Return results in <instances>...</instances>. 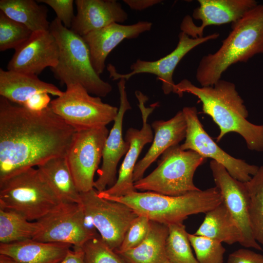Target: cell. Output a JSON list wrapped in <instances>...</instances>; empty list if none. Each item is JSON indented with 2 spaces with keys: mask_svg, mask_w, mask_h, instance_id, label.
<instances>
[{
  "mask_svg": "<svg viewBox=\"0 0 263 263\" xmlns=\"http://www.w3.org/2000/svg\"><path fill=\"white\" fill-rule=\"evenodd\" d=\"M173 93L179 97L185 93L191 94L200 100L203 113L219 128L217 142L234 132L243 137L250 150L263 151V124L257 125L247 120L248 111L233 83L221 79L212 86L199 87L184 79L175 84Z\"/></svg>",
  "mask_w": 263,
  "mask_h": 263,
  "instance_id": "obj_2",
  "label": "cell"
},
{
  "mask_svg": "<svg viewBox=\"0 0 263 263\" xmlns=\"http://www.w3.org/2000/svg\"><path fill=\"white\" fill-rule=\"evenodd\" d=\"M102 198L124 204L138 215L167 225L183 223L189 216L206 213L223 202L216 186L179 196L135 191L123 196Z\"/></svg>",
  "mask_w": 263,
  "mask_h": 263,
  "instance_id": "obj_4",
  "label": "cell"
},
{
  "mask_svg": "<svg viewBox=\"0 0 263 263\" xmlns=\"http://www.w3.org/2000/svg\"><path fill=\"white\" fill-rule=\"evenodd\" d=\"M188 237L199 263H223L225 249L222 243L194 234Z\"/></svg>",
  "mask_w": 263,
  "mask_h": 263,
  "instance_id": "obj_32",
  "label": "cell"
},
{
  "mask_svg": "<svg viewBox=\"0 0 263 263\" xmlns=\"http://www.w3.org/2000/svg\"><path fill=\"white\" fill-rule=\"evenodd\" d=\"M263 53V4H258L232 23L219 49L201 59L196 78L202 87L212 86L232 65Z\"/></svg>",
  "mask_w": 263,
  "mask_h": 263,
  "instance_id": "obj_3",
  "label": "cell"
},
{
  "mask_svg": "<svg viewBox=\"0 0 263 263\" xmlns=\"http://www.w3.org/2000/svg\"><path fill=\"white\" fill-rule=\"evenodd\" d=\"M77 14L71 28L83 37L113 23H122L128 15L115 0H76Z\"/></svg>",
  "mask_w": 263,
  "mask_h": 263,
  "instance_id": "obj_20",
  "label": "cell"
},
{
  "mask_svg": "<svg viewBox=\"0 0 263 263\" xmlns=\"http://www.w3.org/2000/svg\"><path fill=\"white\" fill-rule=\"evenodd\" d=\"M71 246L65 244L29 239L0 244V254L11 257L18 263H60Z\"/></svg>",
  "mask_w": 263,
  "mask_h": 263,
  "instance_id": "obj_23",
  "label": "cell"
},
{
  "mask_svg": "<svg viewBox=\"0 0 263 263\" xmlns=\"http://www.w3.org/2000/svg\"><path fill=\"white\" fill-rule=\"evenodd\" d=\"M51 101L49 94L40 93L32 97L23 106L32 111H40L49 107Z\"/></svg>",
  "mask_w": 263,
  "mask_h": 263,
  "instance_id": "obj_37",
  "label": "cell"
},
{
  "mask_svg": "<svg viewBox=\"0 0 263 263\" xmlns=\"http://www.w3.org/2000/svg\"><path fill=\"white\" fill-rule=\"evenodd\" d=\"M210 168L223 203L242 232L243 240L241 245L263 251L255 240L251 228L248 212L249 193L245 183L233 178L222 165L214 160L210 161Z\"/></svg>",
  "mask_w": 263,
  "mask_h": 263,
  "instance_id": "obj_15",
  "label": "cell"
},
{
  "mask_svg": "<svg viewBox=\"0 0 263 263\" xmlns=\"http://www.w3.org/2000/svg\"><path fill=\"white\" fill-rule=\"evenodd\" d=\"M152 25L148 21H140L131 25L113 23L83 36L96 73L99 75L103 73L108 56L123 40L137 38L142 33L150 31Z\"/></svg>",
  "mask_w": 263,
  "mask_h": 263,
  "instance_id": "obj_19",
  "label": "cell"
},
{
  "mask_svg": "<svg viewBox=\"0 0 263 263\" xmlns=\"http://www.w3.org/2000/svg\"><path fill=\"white\" fill-rule=\"evenodd\" d=\"M249 193V218L255 240L263 245V166L245 182Z\"/></svg>",
  "mask_w": 263,
  "mask_h": 263,
  "instance_id": "obj_29",
  "label": "cell"
},
{
  "mask_svg": "<svg viewBox=\"0 0 263 263\" xmlns=\"http://www.w3.org/2000/svg\"><path fill=\"white\" fill-rule=\"evenodd\" d=\"M207 159L180 145L171 146L161 155L157 168L148 176L134 183L136 190L179 196L200 190L193 182L197 169Z\"/></svg>",
  "mask_w": 263,
  "mask_h": 263,
  "instance_id": "obj_7",
  "label": "cell"
},
{
  "mask_svg": "<svg viewBox=\"0 0 263 263\" xmlns=\"http://www.w3.org/2000/svg\"><path fill=\"white\" fill-rule=\"evenodd\" d=\"M151 127L154 132L152 144L144 157L135 166L134 183L143 177L147 169L164 151L172 146L179 144L185 138L187 124L182 111L168 120L154 121Z\"/></svg>",
  "mask_w": 263,
  "mask_h": 263,
  "instance_id": "obj_21",
  "label": "cell"
},
{
  "mask_svg": "<svg viewBox=\"0 0 263 263\" xmlns=\"http://www.w3.org/2000/svg\"><path fill=\"white\" fill-rule=\"evenodd\" d=\"M39 229L37 221H29L14 211L0 208V244L33 239Z\"/></svg>",
  "mask_w": 263,
  "mask_h": 263,
  "instance_id": "obj_28",
  "label": "cell"
},
{
  "mask_svg": "<svg viewBox=\"0 0 263 263\" xmlns=\"http://www.w3.org/2000/svg\"><path fill=\"white\" fill-rule=\"evenodd\" d=\"M123 1L132 10H143L162 1L160 0H124Z\"/></svg>",
  "mask_w": 263,
  "mask_h": 263,
  "instance_id": "obj_38",
  "label": "cell"
},
{
  "mask_svg": "<svg viewBox=\"0 0 263 263\" xmlns=\"http://www.w3.org/2000/svg\"><path fill=\"white\" fill-rule=\"evenodd\" d=\"M109 133L104 127L77 131L75 133L66 157L80 193L94 188V175L102 158Z\"/></svg>",
  "mask_w": 263,
  "mask_h": 263,
  "instance_id": "obj_12",
  "label": "cell"
},
{
  "mask_svg": "<svg viewBox=\"0 0 263 263\" xmlns=\"http://www.w3.org/2000/svg\"><path fill=\"white\" fill-rule=\"evenodd\" d=\"M61 202L38 169H27L0 182V208L30 221L38 220Z\"/></svg>",
  "mask_w": 263,
  "mask_h": 263,
  "instance_id": "obj_6",
  "label": "cell"
},
{
  "mask_svg": "<svg viewBox=\"0 0 263 263\" xmlns=\"http://www.w3.org/2000/svg\"><path fill=\"white\" fill-rule=\"evenodd\" d=\"M34 0H0V10L33 32L49 31L47 7Z\"/></svg>",
  "mask_w": 263,
  "mask_h": 263,
  "instance_id": "obj_27",
  "label": "cell"
},
{
  "mask_svg": "<svg viewBox=\"0 0 263 263\" xmlns=\"http://www.w3.org/2000/svg\"><path fill=\"white\" fill-rule=\"evenodd\" d=\"M49 31L59 47L58 62L51 68L55 78L66 87L80 85L96 96L105 97L110 94L112 86L94 70L89 47L83 37L65 27L57 18L50 23Z\"/></svg>",
  "mask_w": 263,
  "mask_h": 263,
  "instance_id": "obj_5",
  "label": "cell"
},
{
  "mask_svg": "<svg viewBox=\"0 0 263 263\" xmlns=\"http://www.w3.org/2000/svg\"><path fill=\"white\" fill-rule=\"evenodd\" d=\"M205 214L194 234L230 245L236 243L241 244L243 240L241 229L223 202Z\"/></svg>",
  "mask_w": 263,
  "mask_h": 263,
  "instance_id": "obj_25",
  "label": "cell"
},
{
  "mask_svg": "<svg viewBox=\"0 0 263 263\" xmlns=\"http://www.w3.org/2000/svg\"><path fill=\"white\" fill-rule=\"evenodd\" d=\"M15 50L7 70L38 75L47 67L55 68L58 62V45L49 30L34 32Z\"/></svg>",
  "mask_w": 263,
  "mask_h": 263,
  "instance_id": "obj_18",
  "label": "cell"
},
{
  "mask_svg": "<svg viewBox=\"0 0 263 263\" xmlns=\"http://www.w3.org/2000/svg\"><path fill=\"white\" fill-rule=\"evenodd\" d=\"M63 94L51 100L52 111L76 131L106 127L114 121L117 107L102 102L93 96L82 86L66 87Z\"/></svg>",
  "mask_w": 263,
  "mask_h": 263,
  "instance_id": "obj_8",
  "label": "cell"
},
{
  "mask_svg": "<svg viewBox=\"0 0 263 263\" xmlns=\"http://www.w3.org/2000/svg\"><path fill=\"white\" fill-rule=\"evenodd\" d=\"M219 36L214 33L202 38H193L181 32L178 35V42L176 48L166 56L154 61L137 59L130 67L131 72L127 74L118 73L115 67L109 64L107 70L110 77L113 80L129 79L132 76L139 74L148 73L156 75L162 83V89L165 94L173 92L175 83L173 80L174 70L182 59L196 46Z\"/></svg>",
  "mask_w": 263,
  "mask_h": 263,
  "instance_id": "obj_14",
  "label": "cell"
},
{
  "mask_svg": "<svg viewBox=\"0 0 263 263\" xmlns=\"http://www.w3.org/2000/svg\"><path fill=\"white\" fill-rule=\"evenodd\" d=\"M0 263H18L12 258L3 254H0Z\"/></svg>",
  "mask_w": 263,
  "mask_h": 263,
  "instance_id": "obj_40",
  "label": "cell"
},
{
  "mask_svg": "<svg viewBox=\"0 0 263 263\" xmlns=\"http://www.w3.org/2000/svg\"><path fill=\"white\" fill-rule=\"evenodd\" d=\"M81 203L99 235L113 250H117L132 221L138 215L120 202L100 197L94 188L80 193Z\"/></svg>",
  "mask_w": 263,
  "mask_h": 263,
  "instance_id": "obj_9",
  "label": "cell"
},
{
  "mask_svg": "<svg viewBox=\"0 0 263 263\" xmlns=\"http://www.w3.org/2000/svg\"><path fill=\"white\" fill-rule=\"evenodd\" d=\"M168 226L150 221L149 232L138 245L117 253L127 263H168L166 243Z\"/></svg>",
  "mask_w": 263,
  "mask_h": 263,
  "instance_id": "obj_24",
  "label": "cell"
},
{
  "mask_svg": "<svg viewBox=\"0 0 263 263\" xmlns=\"http://www.w3.org/2000/svg\"><path fill=\"white\" fill-rule=\"evenodd\" d=\"M76 132L50 106L34 111L0 96V182L66 156Z\"/></svg>",
  "mask_w": 263,
  "mask_h": 263,
  "instance_id": "obj_1",
  "label": "cell"
},
{
  "mask_svg": "<svg viewBox=\"0 0 263 263\" xmlns=\"http://www.w3.org/2000/svg\"><path fill=\"white\" fill-rule=\"evenodd\" d=\"M126 80L119 79L117 86L119 94V108L114 120L113 128L105 141L102 153V164L98 171V178L94 181V188L101 192L112 187L117 180L116 172L118 162L126 155L130 143L122 136V126L124 114L132 107L126 91Z\"/></svg>",
  "mask_w": 263,
  "mask_h": 263,
  "instance_id": "obj_17",
  "label": "cell"
},
{
  "mask_svg": "<svg viewBox=\"0 0 263 263\" xmlns=\"http://www.w3.org/2000/svg\"><path fill=\"white\" fill-rule=\"evenodd\" d=\"M199 6L194 9L192 18L200 20L197 26L189 15L186 16L181 24V32L197 38L203 37L206 27L233 23L240 19L249 10L258 4L255 0H198Z\"/></svg>",
  "mask_w": 263,
  "mask_h": 263,
  "instance_id": "obj_16",
  "label": "cell"
},
{
  "mask_svg": "<svg viewBox=\"0 0 263 263\" xmlns=\"http://www.w3.org/2000/svg\"><path fill=\"white\" fill-rule=\"evenodd\" d=\"M50 6L55 12L56 17L67 28H71L75 15L73 0H38Z\"/></svg>",
  "mask_w": 263,
  "mask_h": 263,
  "instance_id": "obj_35",
  "label": "cell"
},
{
  "mask_svg": "<svg viewBox=\"0 0 263 263\" xmlns=\"http://www.w3.org/2000/svg\"><path fill=\"white\" fill-rule=\"evenodd\" d=\"M150 226V220L148 217L138 215L131 224L121 244L115 251L118 253L138 245L147 236Z\"/></svg>",
  "mask_w": 263,
  "mask_h": 263,
  "instance_id": "obj_34",
  "label": "cell"
},
{
  "mask_svg": "<svg viewBox=\"0 0 263 263\" xmlns=\"http://www.w3.org/2000/svg\"><path fill=\"white\" fill-rule=\"evenodd\" d=\"M81 204L61 202L38 221L39 229L33 240L69 244L81 248L96 233L86 225Z\"/></svg>",
  "mask_w": 263,
  "mask_h": 263,
  "instance_id": "obj_10",
  "label": "cell"
},
{
  "mask_svg": "<svg viewBox=\"0 0 263 263\" xmlns=\"http://www.w3.org/2000/svg\"><path fill=\"white\" fill-rule=\"evenodd\" d=\"M38 169L62 202L81 204L80 193L76 188L66 156L49 159Z\"/></svg>",
  "mask_w": 263,
  "mask_h": 263,
  "instance_id": "obj_26",
  "label": "cell"
},
{
  "mask_svg": "<svg viewBox=\"0 0 263 263\" xmlns=\"http://www.w3.org/2000/svg\"><path fill=\"white\" fill-rule=\"evenodd\" d=\"M182 111L187 124L185 140L180 145L182 150H191L206 159H212L238 181L245 183L250 180L259 167L233 157L223 150L205 130L195 107H185Z\"/></svg>",
  "mask_w": 263,
  "mask_h": 263,
  "instance_id": "obj_11",
  "label": "cell"
},
{
  "mask_svg": "<svg viewBox=\"0 0 263 263\" xmlns=\"http://www.w3.org/2000/svg\"><path fill=\"white\" fill-rule=\"evenodd\" d=\"M69 249L60 263H85L84 253L82 248Z\"/></svg>",
  "mask_w": 263,
  "mask_h": 263,
  "instance_id": "obj_39",
  "label": "cell"
},
{
  "mask_svg": "<svg viewBox=\"0 0 263 263\" xmlns=\"http://www.w3.org/2000/svg\"><path fill=\"white\" fill-rule=\"evenodd\" d=\"M85 263H127L96 234L82 246Z\"/></svg>",
  "mask_w": 263,
  "mask_h": 263,
  "instance_id": "obj_33",
  "label": "cell"
},
{
  "mask_svg": "<svg viewBox=\"0 0 263 263\" xmlns=\"http://www.w3.org/2000/svg\"><path fill=\"white\" fill-rule=\"evenodd\" d=\"M47 93L56 96L63 92L55 85L40 80L37 75L0 69V95L23 106L36 94Z\"/></svg>",
  "mask_w": 263,
  "mask_h": 263,
  "instance_id": "obj_22",
  "label": "cell"
},
{
  "mask_svg": "<svg viewBox=\"0 0 263 263\" xmlns=\"http://www.w3.org/2000/svg\"><path fill=\"white\" fill-rule=\"evenodd\" d=\"M25 25L15 21L0 10V51L16 49L33 34Z\"/></svg>",
  "mask_w": 263,
  "mask_h": 263,
  "instance_id": "obj_31",
  "label": "cell"
},
{
  "mask_svg": "<svg viewBox=\"0 0 263 263\" xmlns=\"http://www.w3.org/2000/svg\"><path fill=\"white\" fill-rule=\"evenodd\" d=\"M166 251L171 263H199L193 254L186 227L183 223L168 225Z\"/></svg>",
  "mask_w": 263,
  "mask_h": 263,
  "instance_id": "obj_30",
  "label": "cell"
},
{
  "mask_svg": "<svg viewBox=\"0 0 263 263\" xmlns=\"http://www.w3.org/2000/svg\"><path fill=\"white\" fill-rule=\"evenodd\" d=\"M168 263H170V262H169Z\"/></svg>",
  "mask_w": 263,
  "mask_h": 263,
  "instance_id": "obj_41",
  "label": "cell"
},
{
  "mask_svg": "<svg viewBox=\"0 0 263 263\" xmlns=\"http://www.w3.org/2000/svg\"><path fill=\"white\" fill-rule=\"evenodd\" d=\"M227 263H263V255L246 248H241L230 254Z\"/></svg>",
  "mask_w": 263,
  "mask_h": 263,
  "instance_id": "obj_36",
  "label": "cell"
},
{
  "mask_svg": "<svg viewBox=\"0 0 263 263\" xmlns=\"http://www.w3.org/2000/svg\"><path fill=\"white\" fill-rule=\"evenodd\" d=\"M135 94L142 115V126L140 130L130 128L127 131L125 139L130 143L129 149L121 165L115 183L108 189L98 192L101 197H121L137 191L134 186L133 171L142 149L153 140L152 127L148 119L158 104L146 107L145 104L148 100L147 96L139 91H136Z\"/></svg>",
  "mask_w": 263,
  "mask_h": 263,
  "instance_id": "obj_13",
  "label": "cell"
}]
</instances>
